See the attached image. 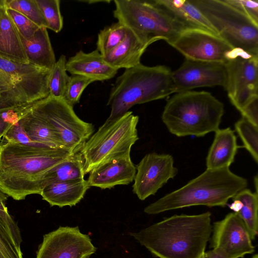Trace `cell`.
Listing matches in <instances>:
<instances>
[{"label": "cell", "mask_w": 258, "mask_h": 258, "mask_svg": "<svg viewBox=\"0 0 258 258\" xmlns=\"http://www.w3.org/2000/svg\"><path fill=\"white\" fill-rule=\"evenodd\" d=\"M75 153L64 149L31 146L3 137L0 141V190L16 201L40 195L55 166Z\"/></svg>", "instance_id": "1"}, {"label": "cell", "mask_w": 258, "mask_h": 258, "mask_svg": "<svg viewBox=\"0 0 258 258\" xmlns=\"http://www.w3.org/2000/svg\"><path fill=\"white\" fill-rule=\"evenodd\" d=\"M212 232L211 213L175 215L132 235L159 258H199Z\"/></svg>", "instance_id": "2"}, {"label": "cell", "mask_w": 258, "mask_h": 258, "mask_svg": "<svg viewBox=\"0 0 258 258\" xmlns=\"http://www.w3.org/2000/svg\"><path fill=\"white\" fill-rule=\"evenodd\" d=\"M247 186V179L233 173L229 168L207 169L182 187L149 205L144 212L156 215L194 206L224 207Z\"/></svg>", "instance_id": "3"}, {"label": "cell", "mask_w": 258, "mask_h": 258, "mask_svg": "<svg viewBox=\"0 0 258 258\" xmlns=\"http://www.w3.org/2000/svg\"><path fill=\"white\" fill-rule=\"evenodd\" d=\"M224 112L223 104L206 91L176 93L167 101L161 119L177 137H203L215 132Z\"/></svg>", "instance_id": "4"}, {"label": "cell", "mask_w": 258, "mask_h": 258, "mask_svg": "<svg viewBox=\"0 0 258 258\" xmlns=\"http://www.w3.org/2000/svg\"><path fill=\"white\" fill-rule=\"evenodd\" d=\"M171 70L165 66L148 67L141 63L127 69L112 87L107 105V120L118 118L134 105L163 99L174 93Z\"/></svg>", "instance_id": "5"}, {"label": "cell", "mask_w": 258, "mask_h": 258, "mask_svg": "<svg viewBox=\"0 0 258 258\" xmlns=\"http://www.w3.org/2000/svg\"><path fill=\"white\" fill-rule=\"evenodd\" d=\"M113 16L144 45L161 39L168 44L186 29L154 0H115Z\"/></svg>", "instance_id": "6"}, {"label": "cell", "mask_w": 258, "mask_h": 258, "mask_svg": "<svg viewBox=\"0 0 258 258\" xmlns=\"http://www.w3.org/2000/svg\"><path fill=\"white\" fill-rule=\"evenodd\" d=\"M233 48L258 56V24L225 0H189Z\"/></svg>", "instance_id": "7"}, {"label": "cell", "mask_w": 258, "mask_h": 258, "mask_svg": "<svg viewBox=\"0 0 258 258\" xmlns=\"http://www.w3.org/2000/svg\"><path fill=\"white\" fill-rule=\"evenodd\" d=\"M139 117L131 111L107 120L90 137L80 151L84 160L85 173L108 159L127 151L139 139Z\"/></svg>", "instance_id": "8"}, {"label": "cell", "mask_w": 258, "mask_h": 258, "mask_svg": "<svg viewBox=\"0 0 258 258\" xmlns=\"http://www.w3.org/2000/svg\"><path fill=\"white\" fill-rule=\"evenodd\" d=\"M29 111L48 124L60 139L63 148L79 152L94 131V125L80 119L73 107L63 98L48 96L33 103Z\"/></svg>", "instance_id": "9"}, {"label": "cell", "mask_w": 258, "mask_h": 258, "mask_svg": "<svg viewBox=\"0 0 258 258\" xmlns=\"http://www.w3.org/2000/svg\"><path fill=\"white\" fill-rule=\"evenodd\" d=\"M169 44L186 59L224 63L244 51L233 48L216 34L198 29L182 31Z\"/></svg>", "instance_id": "10"}, {"label": "cell", "mask_w": 258, "mask_h": 258, "mask_svg": "<svg viewBox=\"0 0 258 258\" xmlns=\"http://www.w3.org/2000/svg\"><path fill=\"white\" fill-rule=\"evenodd\" d=\"M225 64L227 79L224 89L231 103L241 112L258 98V56L243 51Z\"/></svg>", "instance_id": "11"}, {"label": "cell", "mask_w": 258, "mask_h": 258, "mask_svg": "<svg viewBox=\"0 0 258 258\" xmlns=\"http://www.w3.org/2000/svg\"><path fill=\"white\" fill-rule=\"evenodd\" d=\"M0 71L10 81L21 106L32 105L49 96L48 84L51 70L0 57Z\"/></svg>", "instance_id": "12"}, {"label": "cell", "mask_w": 258, "mask_h": 258, "mask_svg": "<svg viewBox=\"0 0 258 258\" xmlns=\"http://www.w3.org/2000/svg\"><path fill=\"white\" fill-rule=\"evenodd\" d=\"M96 249L78 226H59L43 235L36 258H89Z\"/></svg>", "instance_id": "13"}, {"label": "cell", "mask_w": 258, "mask_h": 258, "mask_svg": "<svg viewBox=\"0 0 258 258\" xmlns=\"http://www.w3.org/2000/svg\"><path fill=\"white\" fill-rule=\"evenodd\" d=\"M177 172L171 155L147 154L136 166L133 191L140 200H145L154 195Z\"/></svg>", "instance_id": "14"}, {"label": "cell", "mask_w": 258, "mask_h": 258, "mask_svg": "<svg viewBox=\"0 0 258 258\" xmlns=\"http://www.w3.org/2000/svg\"><path fill=\"white\" fill-rule=\"evenodd\" d=\"M174 93L191 91L203 87L222 86L225 88L227 73L225 64L186 59L171 72Z\"/></svg>", "instance_id": "15"}, {"label": "cell", "mask_w": 258, "mask_h": 258, "mask_svg": "<svg viewBox=\"0 0 258 258\" xmlns=\"http://www.w3.org/2000/svg\"><path fill=\"white\" fill-rule=\"evenodd\" d=\"M211 247L224 249L230 258H243L254 252V246L245 225L235 212L214 222Z\"/></svg>", "instance_id": "16"}, {"label": "cell", "mask_w": 258, "mask_h": 258, "mask_svg": "<svg viewBox=\"0 0 258 258\" xmlns=\"http://www.w3.org/2000/svg\"><path fill=\"white\" fill-rule=\"evenodd\" d=\"M131 151L115 156L93 168L89 173V186L104 189L132 182L136 166L132 161Z\"/></svg>", "instance_id": "17"}, {"label": "cell", "mask_w": 258, "mask_h": 258, "mask_svg": "<svg viewBox=\"0 0 258 258\" xmlns=\"http://www.w3.org/2000/svg\"><path fill=\"white\" fill-rule=\"evenodd\" d=\"M66 70L72 75L84 76L94 81L110 79L118 71L108 64L97 49L89 53L77 52L67 61Z\"/></svg>", "instance_id": "18"}, {"label": "cell", "mask_w": 258, "mask_h": 258, "mask_svg": "<svg viewBox=\"0 0 258 258\" xmlns=\"http://www.w3.org/2000/svg\"><path fill=\"white\" fill-rule=\"evenodd\" d=\"M154 2L186 29L201 30L218 35L206 18L189 0H154Z\"/></svg>", "instance_id": "19"}, {"label": "cell", "mask_w": 258, "mask_h": 258, "mask_svg": "<svg viewBox=\"0 0 258 258\" xmlns=\"http://www.w3.org/2000/svg\"><path fill=\"white\" fill-rule=\"evenodd\" d=\"M90 187L84 178L55 182L46 186L40 195L51 206L72 207L83 199Z\"/></svg>", "instance_id": "20"}, {"label": "cell", "mask_w": 258, "mask_h": 258, "mask_svg": "<svg viewBox=\"0 0 258 258\" xmlns=\"http://www.w3.org/2000/svg\"><path fill=\"white\" fill-rule=\"evenodd\" d=\"M207 158V169L229 168L234 162L238 146L237 138L230 128L218 129Z\"/></svg>", "instance_id": "21"}, {"label": "cell", "mask_w": 258, "mask_h": 258, "mask_svg": "<svg viewBox=\"0 0 258 258\" xmlns=\"http://www.w3.org/2000/svg\"><path fill=\"white\" fill-rule=\"evenodd\" d=\"M147 47L129 29L124 39L103 56L111 67L117 70L127 69L141 63V57Z\"/></svg>", "instance_id": "22"}, {"label": "cell", "mask_w": 258, "mask_h": 258, "mask_svg": "<svg viewBox=\"0 0 258 258\" xmlns=\"http://www.w3.org/2000/svg\"><path fill=\"white\" fill-rule=\"evenodd\" d=\"M20 37L28 62L51 70L56 61L47 29L39 28L29 39H25L21 36Z\"/></svg>", "instance_id": "23"}, {"label": "cell", "mask_w": 258, "mask_h": 258, "mask_svg": "<svg viewBox=\"0 0 258 258\" xmlns=\"http://www.w3.org/2000/svg\"><path fill=\"white\" fill-rule=\"evenodd\" d=\"M0 57L15 62L29 63L20 34L6 11L0 20Z\"/></svg>", "instance_id": "24"}, {"label": "cell", "mask_w": 258, "mask_h": 258, "mask_svg": "<svg viewBox=\"0 0 258 258\" xmlns=\"http://www.w3.org/2000/svg\"><path fill=\"white\" fill-rule=\"evenodd\" d=\"M30 106L23 109L18 115V122L26 135L31 140L46 147L65 149L51 127L29 111Z\"/></svg>", "instance_id": "25"}, {"label": "cell", "mask_w": 258, "mask_h": 258, "mask_svg": "<svg viewBox=\"0 0 258 258\" xmlns=\"http://www.w3.org/2000/svg\"><path fill=\"white\" fill-rule=\"evenodd\" d=\"M232 199L239 200L242 203L240 210L237 212L244 222L252 240L258 234V194L246 188L241 190Z\"/></svg>", "instance_id": "26"}, {"label": "cell", "mask_w": 258, "mask_h": 258, "mask_svg": "<svg viewBox=\"0 0 258 258\" xmlns=\"http://www.w3.org/2000/svg\"><path fill=\"white\" fill-rule=\"evenodd\" d=\"M128 30L125 25L119 22L106 26L98 35L96 49L104 55L124 39Z\"/></svg>", "instance_id": "27"}, {"label": "cell", "mask_w": 258, "mask_h": 258, "mask_svg": "<svg viewBox=\"0 0 258 258\" xmlns=\"http://www.w3.org/2000/svg\"><path fill=\"white\" fill-rule=\"evenodd\" d=\"M66 57L61 55L51 70L48 79L49 96L54 98H63L70 79L66 70Z\"/></svg>", "instance_id": "28"}, {"label": "cell", "mask_w": 258, "mask_h": 258, "mask_svg": "<svg viewBox=\"0 0 258 258\" xmlns=\"http://www.w3.org/2000/svg\"><path fill=\"white\" fill-rule=\"evenodd\" d=\"M235 130L256 163L258 162V126L242 117L234 124Z\"/></svg>", "instance_id": "29"}, {"label": "cell", "mask_w": 258, "mask_h": 258, "mask_svg": "<svg viewBox=\"0 0 258 258\" xmlns=\"http://www.w3.org/2000/svg\"><path fill=\"white\" fill-rule=\"evenodd\" d=\"M6 7L21 13L39 27L48 28L36 0H6Z\"/></svg>", "instance_id": "30"}, {"label": "cell", "mask_w": 258, "mask_h": 258, "mask_svg": "<svg viewBox=\"0 0 258 258\" xmlns=\"http://www.w3.org/2000/svg\"><path fill=\"white\" fill-rule=\"evenodd\" d=\"M47 23L48 28L56 33L63 27V18L60 11L59 0H36Z\"/></svg>", "instance_id": "31"}, {"label": "cell", "mask_w": 258, "mask_h": 258, "mask_svg": "<svg viewBox=\"0 0 258 258\" xmlns=\"http://www.w3.org/2000/svg\"><path fill=\"white\" fill-rule=\"evenodd\" d=\"M95 82L88 78L72 75L67 85L63 99L72 106L78 103L85 89L91 83Z\"/></svg>", "instance_id": "32"}, {"label": "cell", "mask_w": 258, "mask_h": 258, "mask_svg": "<svg viewBox=\"0 0 258 258\" xmlns=\"http://www.w3.org/2000/svg\"><path fill=\"white\" fill-rule=\"evenodd\" d=\"M8 197L0 190V217L15 244L19 249H21V244L22 242L21 232L17 223L10 215L6 206Z\"/></svg>", "instance_id": "33"}, {"label": "cell", "mask_w": 258, "mask_h": 258, "mask_svg": "<svg viewBox=\"0 0 258 258\" xmlns=\"http://www.w3.org/2000/svg\"><path fill=\"white\" fill-rule=\"evenodd\" d=\"M6 13L10 16L20 36L25 39L31 38L40 28L21 13L6 8Z\"/></svg>", "instance_id": "34"}, {"label": "cell", "mask_w": 258, "mask_h": 258, "mask_svg": "<svg viewBox=\"0 0 258 258\" xmlns=\"http://www.w3.org/2000/svg\"><path fill=\"white\" fill-rule=\"evenodd\" d=\"M0 258H23L21 249L15 244L0 217Z\"/></svg>", "instance_id": "35"}, {"label": "cell", "mask_w": 258, "mask_h": 258, "mask_svg": "<svg viewBox=\"0 0 258 258\" xmlns=\"http://www.w3.org/2000/svg\"><path fill=\"white\" fill-rule=\"evenodd\" d=\"M258 24V0H225Z\"/></svg>", "instance_id": "36"}, {"label": "cell", "mask_w": 258, "mask_h": 258, "mask_svg": "<svg viewBox=\"0 0 258 258\" xmlns=\"http://www.w3.org/2000/svg\"><path fill=\"white\" fill-rule=\"evenodd\" d=\"M3 137L25 145L46 147L41 144L31 140L26 135L18 122L12 124Z\"/></svg>", "instance_id": "37"}, {"label": "cell", "mask_w": 258, "mask_h": 258, "mask_svg": "<svg viewBox=\"0 0 258 258\" xmlns=\"http://www.w3.org/2000/svg\"><path fill=\"white\" fill-rule=\"evenodd\" d=\"M240 113L242 117L258 126V98L250 102Z\"/></svg>", "instance_id": "38"}, {"label": "cell", "mask_w": 258, "mask_h": 258, "mask_svg": "<svg viewBox=\"0 0 258 258\" xmlns=\"http://www.w3.org/2000/svg\"><path fill=\"white\" fill-rule=\"evenodd\" d=\"M207 258H230L226 252L221 248L216 247L206 252Z\"/></svg>", "instance_id": "39"}, {"label": "cell", "mask_w": 258, "mask_h": 258, "mask_svg": "<svg viewBox=\"0 0 258 258\" xmlns=\"http://www.w3.org/2000/svg\"><path fill=\"white\" fill-rule=\"evenodd\" d=\"M12 124L13 123L5 119L0 114V136L3 137Z\"/></svg>", "instance_id": "40"}, {"label": "cell", "mask_w": 258, "mask_h": 258, "mask_svg": "<svg viewBox=\"0 0 258 258\" xmlns=\"http://www.w3.org/2000/svg\"><path fill=\"white\" fill-rule=\"evenodd\" d=\"M233 202L229 206L230 209L234 211V212H238L242 207L241 202L237 199H232Z\"/></svg>", "instance_id": "41"}, {"label": "cell", "mask_w": 258, "mask_h": 258, "mask_svg": "<svg viewBox=\"0 0 258 258\" xmlns=\"http://www.w3.org/2000/svg\"><path fill=\"white\" fill-rule=\"evenodd\" d=\"M6 9V0H0V20Z\"/></svg>", "instance_id": "42"}, {"label": "cell", "mask_w": 258, "mask_h": 258, "mask_svg": "<svg viewBox=\"0 0 258 258\" xmlns=\"http://www.w3.org/2000/svg\"><path fill=\"white\" fill-rule=\"evenodd\" d=\"M258 179H257V175H256L255 176V177H254V186H255V192H257V187H258V181H257Z\"/></svg>", "instance_id": "43"}, {"label": "cell", "mask_w": 258, "mask_h": 258, "mask_svg": "<svg viewBox=\"0 0 258 258\" xmlns=\"http://www.w3.org/2000/svg\"><path fill=\"white\" fill-rule=\"evenodd\" d=\"M85 2H88L89 4H90V3H99V2H105V3H107V2H110V1H87V2H86V1H84Z\"/></svg>", "instance_id": "44"}, {"label": "cell", "mask_w": 258, "mask_h": 258, "mask_svg": "<svg viewBox=\"0 0 258 258\" xmlns=\"http://www.w3.org/2000/svg\"><path fill=\"white\" fill-rule=\"evenodd\" d=\"M199 258H207V256H206V251L204 252L201 256Z\"/></svg>", "instance_id": "45"}, {"label": "cell", "mask_w": 258, "mask_h": 258, "mask_svg": "<svg viewBox=\"0 0 258 258\" xmlns=\"http://www.w3.org/2000/svg\"><path fill=\"white\" fill-rule=\"evenodd\" d=\"M252 258H258V255L255 254L252 256Z\"/></svg>", "instance_id": "46"}, {"label": "cell", "mask_w": 258, "mask_h": 258, "mask_svg": "<svg viewBox=\"0 0 258 258\" xmlns=\"http://www.w3.org/2000/svg\"><path fill=\"white\" fill-rule=\"evenodd\" d=\"M2 138H3V137H2V136H0V141L1 140V139H2Z\"/></svg>", "instance_id": "47"}]
</instances>
